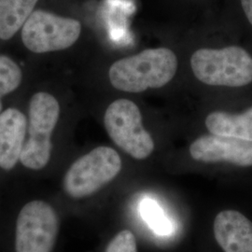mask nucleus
Returning a JSON list of instances; mask_svg holds the SVG:
<instances>
[{
    "label": "nucleus",
    "instance_id": "nucleus-11",
    "mask_svg": "<svg viewBox=\"0 0 252 252\" xmlns=\"http://www.w3.org/2000/svg\"><path fill=\"white\" fill-rule=\"evenodd\" d=\"M205 125L207 131L212 135L252 142V107L242 113L212 111L206 118Z\"/></svg>",
    "mask_w": 252,
    "mask_h": 252
},
{
    "label": "nucleus",
    "instance_id": "nucleus-5",
    "mask_svg": "<svg viewBox=\"0 0 252 252\" xmlns=\"http://www.w3.org/2000/svg\"><path fill=\"white\" fill-rule=\"evenodd\" d=\"M122 159L112 148L100 146L73 162L63 179L64 191L83 198L114 180L122 170Z\"/></svg>",
    "mask_w": 252,
    "mask_h": 252
},
{
    "label": "nucleus",
    "instance_id": "nucleus-4",
    "mask_svg": "<svg viewBox=\"0 0 252 252\" xmlns=\"http://www.w3.org/2000/svg\"><path fill=\"white\" fill-rule=\"evenodd\" d=\"M104 126L111 140L134 159L145 160L153 153V136L145 129L140 108L135 102L121 98L110 103Z\"/></svg>",
    "mask_w": 252,
    "mask_h": 252
},
{
    "label": "nucleus",
    "instance_id": "nucleus-16",
    "mask_svg": "<svg viewBox=\"0 0 252 252\" xmlns=\"http://www.w3.org/2000/svg\"><path fill=\"white\" fill-rule=\"evenodd\" d=\"M244 14L252 26V0H240Z\"/></svg>",
    "mask_w": 252,
    "mask_h": 252
},
{
    "label": "nucleus",
    "instance_id": "nucleus-6",
    "mask_svg": "<svg viewBox=\"0 0 252 252\" xmlns=\"http://www.w3.org/2000/svg\"><path fill=\"white\" fill-rule=\"evenodd\" d=\"M81 22L42 9L34 10L22 27V40L34 54L63 51L74 45L81 34Z\"/></svg>",
    "mask_w": 252,
    "mask_h": 252
},
{
    "label": "nucleus",
    "instance_id": "nucleus-3",
    "mask_svg": "<svg viewBox=\"0 0 252 252\" xmlns=\"http://www.w3.org/2000/svg\"><path fill=\"white\" fill-rule=\"evenodd\" d=\"M60 118V105L53 94L36 93L29 103L27 134L20 162L27 168L40 170L50 162L52 135Z\"/></svg>",
    "mask_w": 252,
    "mask_h": 252
},
{
    "label": "nucleus",
    "instance_id": "nucleus-12",
    "mask_svg": "<svg viewBox=\"0 0 252 252\" xmlns=\"http://www.w3.org/2000/svg\"><path fill=\"white\" fill-rule=\"evenodd\" d=\"M38 0H0V39L9 40L24 27Z\"/></svg>",
    "mask_w": 252,
    "mask_h": 252
},
{
    "label": "nucleus",
    "instance_id": "nucleus-7",
    "mask_svg": "<svg viewBox=\"0 0 252 252\" xmlns=\"http://www.w3.org/2000/svg\"><path fill=\"white\" fill-rule=\"evenodd\" d=\"M59 230L54 208L44 201L27 203L16 223V252H52Z\"/></svg>",
    "mask_w": 252,
    "mask_h": 252
},
{
    "label": "nucleus",
    "instance_id": "nucleus-15",
    "mask_svg": "<svg viewBox=\"0 0 252 252\" xmlns=\"http://www.w3.org/2000/svg\"><path fill=\"white\" fill-rule=\"evenodd\" d=\"M105 252H137L135 235L129 230L118 233L111 239Z\"/></svg>",
    "mask_w": 252,
    "mask_h": 252
},
{
    "label": "nucleus",
    "instance_id": "nucleus-10",
    "mask_svg": "<svg viewBox=\"0 0 252 252\" xmlns=\"http://www.w3.org/2000/svg\"><path fill=\"white\" fill-rule=\"evenodd\" d=\"M214 235L224 252H252V222L238 211L220 212L214 220Z\"/></svg>",
    "mask_w": 252,
    "mask_h": 252
},
{
    "label": "nucleus",
    "instance_id": "nucleus-1",
    "mask_svg": "<svg viewBox=\"0 0 252 252\" xmlns=\"http://www.w3.org/2000/svg\"><path fill=\"white\" fill-rule=\"evenodd\" d=\"M178 68V56L171 49L151 48L112 63L108 80L116 90L137 94L164 87L173 81Z\"/></svg>",
    "mask_w": 252,
    "mask_h": 252
},
{
    "label": "nucleus",
    "instance_id": "nucleus-2",
    "mask_svg": "<svg viewBox=\"0 0 252 252\" xmlns=\"http://www.w3.org/2000/svg\"><path fill=\"white\" fill-rule=\"evenodd\" d=\"M189 63L194 77L206 85L243 87L252 82V54L239 46L198 49Z\"/></svg>",
    "mask_w": 252,
    "mask_h": 252
},
{
    "label": "nucleus",
    "instance_id": "nucleus-9",
    "mask_svg": "<svg viewBox=\"0 0 252 252\" xmlns=\"http://www.w3.org/2000/svg\"><path fill=\"white\" fill-rule=\"evenodd\" d=\"M27 133V119L17 108L0 113V168L9 171L20 161Z\"/></svg>",
    "mask_w": 252,
    "mask_h": 252
},
{
    "label": "nucleus",
    "instance_id": "nucleus-14",
    "mask_svg": "<svg viewBox=\"0 0 252 252\" xmlns=\"http://www.w3.org/2000/svg\"><path fill=\"white\" fill-rule=\"evenodd\" d=\"M23 72L16 62L7 55H0V113L3 111L2 98L18 88Z\"/></svg>",
    "mask_w": 252,
    "mask_h": 252
},
{
    "label": "nucleus",
    "instance_id": "nucleus-8",
    "mask_svg": "<svg viewBox=\"0 0 252 252\" xmlns=\"http://www.w3.org/2000/svg\"><path fill=\"white\" fill-rule=\"evenodd\" d=\"M189 152L197 162L252 166V142L238 138L212 134L202 135L190 144Z\"/></svg>",
    "mask_w": 252,
    "mask_h": 252
},
{
    "label": "nucleus",
    "instance_id": "nucleus-13",
    "mask_svg": "<svg viewBox=\"0 0 252 252\" xmlns=\"http://www.w3.org/2000/svg\"><path fill=\"white\" fill-rule=\"evenodd\" d=\"M139 211L142 219L155 234L162 236L172 234L173 224L157 202L153 199H144L140 203Z\"/></svg>",
    "mask_w": 252,
    "mask_h": 252
}]
</instances>
